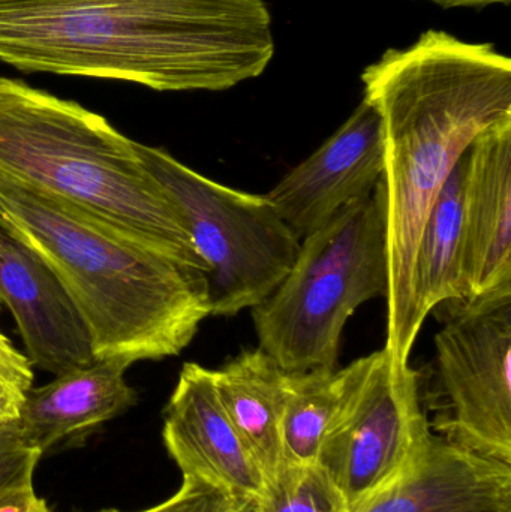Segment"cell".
<instances>
[{
  "label": "cell",
  "instance_id": "obj_8",
  "mask_svg": "<svg viewBox=\"0 0 511 512\" xmlns=\"http://www.w3.org/2000/svg\"><path fill=\"white\" fill-rule=\"evenodd\" d=\"M449 307L435 336L432 432L511 463V289Z\"/></svg>",
  "mask_w": 511,
  "mask_h": 512
},
{
  "label": "cell",
  "instance_id": "obj_11",
  "mask_svg": "<svg viewBox=\"0 0 511 512\" xmlns=\"http://www.w3.org/2000/svg\"><path fill=\"white\" fill-rule=\"evenodd\" d=\"M0 301L33 367L60 375L95 361L89 328L65 286L29 246L0 227Z\"/></svg>",
  "mask_w": 511,
  "mask_h": 512
},
{
  "label": "cell",
  "instance_id": "obj_2",
  "mask_svg": "<svg viewBox=\"0 0 511 512\" xmlns=\"http://www.w3.org/2000/svg\"><path fill=\"white\" fill-rule=\"evenodd\" d=\"M273 56L264 0H0V62L20 71L221 92Z\"/></svg>",
  "mask_w": 511,
  "mask_h": 512
},
{
  "label": "cell",
  "instance_id": "obj_3",
  "mask_svg": "<svg viewBox=\"0 0 511 512\" xmlns=\"http://www.w3.org/2000/svg\"><path fill=\"white\" fill-rule=\"evenodd\" d=\"M0 227L65 286L89 328L95 360L131 366L176 357L212 316L203 270L3 174Z\"/></svg>",
  "mask_w": 511,
  "mask_h": 512
},
{
  "label": "cell",
  "instance_id": "obj_12",
  "mask_svg": "<svg viewBox=\"0 0 511 512\" xmlns=\"http://www.w3.org/2000/svg\"><path fill=\"white\" fill-rule=\"evenodd\" d=\"M464 270L467 300L511 289V116L465 156Z\"/></svg>",
  "mask_w": 511,
  "mask_h": 512
},
{
  "label": "cell",
  "instance_id": "obj_6",
  "mask_svg": "<svg viewBox=\"0 0 511 512\" xmlns=\"http://www.w3.org/2000/svg\"><path fill=\"white\" fill-rule=\"evenodd\" d=\"M138 155L182 216L206 265L212 316H234L263 303L287 276L300 240L266 195L207 179L158 147Z\"/></svg>",
  "mask_w": 511,
  "mask_h": 512
},
{
  "label": "cell",
  "instance_id": "obj_10",
  "mask_svg": "<svg viewBox=\"0 0 511 512\" xmlns=\"http://www.w3.org/2000/svg\"><path fill=\"white\" fill-rule=\"evenodd\" d=\"M162 439L183 477L257 501L266 493L260 468L219 400L212 370L182 367L164 409Z\"/></svg>",
  "mask_w": 511,
  "mask_h": 512
},
{
  "label": "cell",
  "instance_id": "obj_14",
  "mask_svg": "<svg viewBox=\"0 0 511 512\" xmlns=\"http://www.w3.org/2000/svg\"><path fill=\"white\" fill-rule=\"evenodd\" d=\"M128 367L123 361L95 360L32 388L15 438L42 456L63 441L119 417L137 403V393L126 381Z\"/></svg>",
  "mask_w": 511,
  "mask_h": 512
},
{
  "label": "cell",
  "instance_id": "obj_15",
  "mask_svg": "<svg viewBox=\"0 0 511 512\" xmlns=\"http://www.w3.org/2000/svg\"><path fill=\"white\" fill-rule=\"evenodd\" d=\"M219 400L266 480L284 468L281 426L288 372L263 349H246L212 370Z\"/></svg>",
  "mask_w": 511,
  "mask_h": 512
},
{
  "label": "cell",
  "instance_id": "obj_24",
  "mask_svg": "<svg viewBox=\"0 0 511 512\" xmlns=\"http://www.w3.org/2000/svg\"><path fill=\"white\" fill-rule=\"evenodd\" d=\"M38 512H51L50 510H48V507H47V504H42V507L39 508Z\"/></svg>",
  "mask_w": 511,
  "mask_h": 512
},
{
  "label": "cell",
  "instance_id": "obj_19",
  "mask_svg": "<svg viewBox=\"0 0 511 512\" xmlns=\"http://www.w3.org/2000/svg\"><path fill=\"white\" fill-rule=\"evenodd\" d=\"M33 379L32 361L0 331V438L15 433Z\"/></svg>",
  "mask_w": 511,
  "mask_h": 512
},
{
  "label": "cell",
  "instance_id": "obj_17",
  "mask_svg": "<svg viewBox=\"0 0 511 512\" xmlns=\"http://www.w3.org/2000/svg\"><path fill=\"white\" fill-rule=\"evenodd\" d=\"M347 369L288 372L287 402L282 417L284 465H315L324 438L338 411Z\"/></svg>",
  "mask_w": 511,
  "mask_h": 512
},
{
  "label": "cell",
  "instance_id": "obj_13",
  "mask_svg": "<svg viewBox=\"0 0 511 512\" xmlns=\"http://www.w3.org/2000/svg\"><path fill=\"white\" fill-rule=\"evenodd\" d=\"M356 512H511V463L434 433L410 474Z\"/></svg>",
  "mask_w": 511,
  "mask_h": 512
},
{
  "label": "cell",
  "instance_id": "obj_16",
  "mask_svg": "<svg viewBox=\"0 0 511 512\" xmlns=\"http://www.w3.org/2000/svg\"><path fill=\"white\" fill-rule=\"evenodd\" d=\"M465 153L438 194L414 264V316L422 328L426 316L452 301L468 298L464 270Z\"/></svg>",
  "mask_w": 511,
  "mask_h": 512
},
{
  "label": "cell",
  "instance_id": "obj_18",
  "mask_svg": "<svg viewBox=\"0 0 511 512\" xmlns=\"http://www.w3.org/2000/svg\"><path fill=\"white\" fill-rule=\"evenodd\" d=\"M258 512H348L344 496L318 463L284 465L266 486Z\"/></svg>",
  "mask_w": 511,
  "mask_h": 512
},
{
  "label": "cell",
  "instance_id": "obj_5",
  "mask_svg": "<svg viewBox=\"0 0 511 512\" xmlns=\"http://www.w3.org/2000/svg\"><path fill=\"white\" fill-rule=\"evenodd\" d=\"M387 291L386 213L378 183L300 242L287 276L252 309L258 348L285 372L338 369L348 319Z\"/></svg>",
  "mask_w": 511,
  "mask_h": 512
},
{
  "label": "cell",
  "instance_id": "obj_20",
  "mask_svg": "<svg viewBox=\"0 0 511 512\" xmlns=\"http://www.w3.org/2000/svg\"><path fill=\"white\" fill-rule=\"evenodd\" d=\"M98 512H122L101 510ZM137 512H258L257 499L234 496L194 477H183L182 486L167 501Z\"/></svg>",
  "mask_w": 511,
  "mask_h": 512
},
{
  "label": "cell",
  "instance_id": "obj_1",
  "mask_svg": "<svg viewBox=\"0 0 511 512\" xmlns=\"http://www.w3.org/2000/svg\"><path fill=\"white\" fill-rule=\"evenodd\" d=\"M362 81L363 99L380 113L384 128V349L396 364H408L422 330L414 316L413 277L423 228L471 143L511 116V60L492 44L431 29L410 48L386 51Z\"/></svg>",
  "mask_w": 511,
  "mask_h": 512
},
{
  "label": "cell",
  "instance_id": "obj_4",
  "mask_svg": "<svg viewBox=\"0 0 511 512\" xmlns=\"http://www.w3.org/2000/svg\"><path fill=\"white\" fill-rule=\"evenodd\" d=\"M0 174L206 273L182 216L141 161L137 141L78 102L0 77Z\"/></svg>",
  "mask_w": 511,
  "mask_h": 512
},
{
  "label": "cell",
  "instance_id": "obj_9",
  "mask_svg": "<svg viewBox=\"0 0 511 512\" xmlns=\"http://www.w3.org/2000/svg\"><path fill=\"white\" fill-rule=\"evenodd\" d=\"M383 173V120L363 99L347 122L266 198L302 242L348 204L371 195Z\"/></svg>",
  "mask_w": 511,
  "mask_h": 512
},
{
  "label": "cell",
  "instance_id": "obj_25",
  "mask_svg": "<svg viewBox=\"0 0 511 512\" xmlns=\"http://www.w3.org/2000/svg\"><path fill=\"white\" fill-rule=\"evenodd\" d=\"M0 310H2V301H0Z\"/></svg>",
  "mask_w": 511,
  "mask_h": 512
},
{
  "label": "cell",
  "instance_id": "obj_23",
  "mask_svg": "<svg viewBox=\"0 0 511 512\" xmlns=\"http://www.w3.org/2000/svg\"><path fill=\"white\" fill-rule=\"evenodd\" d=\"M429 2L437 3L443 8H462V6H486L494 3L509 5L511 0H429Z\"/></svg>",
  "mask_w": 511,
  "mask_h": 512
},
{
  "label": "cell",
  "instance_id": "obj_21",
  "mask_svg": "<svg viewBox=\"0 0 511 512\" xmlns=\"http://www.w3.org/2000/svg\"><path fill=\"white\" fill-rule=\"evenodd\" d=\"M41 454L23 447L12 435L0 438V496L33 486V475Z\"/></svg>",
  "mask_w": 511,
  "mask_h": 512
},
{
  "label": "cell",
  "instance_id": "obj_22",
  "mask_svg": "<svg viewBox=\"0 0 511 512\" xmlns=\"http://www.w3.org/2000/svg\"><path fill=\"white\" fill-rule=\"evenodd\" d=\"M44 501L38 498L33 486L21 487L0 496V512H38Z\"/></svg>",
  "mask_w": 511,
  "mask_h": 512
},
{
  "label": "cell",
  "instance_id": "obj_7",
  "mask_svg": "<svg viewBox=\"0 0 511 512\" xmlns=\"http://www.w3.org/2000/svg\"><path fill=\"white\" fill-rule=\"evenodd\" d=\"M338 411L318 465L359 511L395 486L425 456L434 432L423 409L420 373L386 349L348 364Z\"/></svg>",
  "mask_w": 511,
  "mask_h": 512
}]
</instances>
